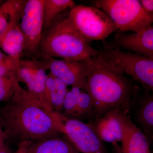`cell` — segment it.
I'll use <instances>...</instances> for the list:
<instances>
[{
  "label": "cell",
  "instance_id": "obj_1",
  "mask_svg": "<svg viewBox=\"0 0 153 153\" xmlns=\"http://www.w3.org/2000/svg\"><path fill=\"white\" fill-rule=\"evenodd\" d=\"M63 117L61 113L47 109L19 83L12 98L0 107V124L6 140L19 143L63 134Z\"/></svg>",
  "mask_w": 153,
  "mask_h": 153
},
{
  "label": "cell",
  "instance_id": "obj_2",
  "mask_svg": "<svg viewBox=\"0 0 153 153\" xmlns=\"http://www.w3.org/2000/svg\"><path fill=\"white\" fill-rule=\"evenodd\" d=\"M84 61L85 90L93 102L91 116L97 118L115 109L129 114L133 100L140 91L135 81L115 66L100 51Z\"/></svg>",
  "mask_w": 153,
  "mask_h": 153
},
{
  "label": "cell",
  "instance_id": "obj_3",
  "mask_svg": "<svg viewBox=\"0 0 153 153\" xmlns=\"http://www.w3.org/2000/svg\"><path fill=\"white\" fill-rule=\"evenodd\" d=\"M65 11L42 34L41 55L79 61L98 55V50L91 47L74 27L69 19V11Z\"/></svg>",
  "mask_w": 153,
  "mask_h": 153
},
{
  "label": "cell",
  "instance_id": "obj_4",
  "mask_svg": "<svg viewBox=\"0 0 153 153\" xmlns=\"http://www.w3.org/2000/svg\"><path fill=\"white\" fill-rule=\"evenodd\" d=\"M95 7L110 17L120 33H136L152 25L153 14L146 12L138 0H96Z\"/></svg>",
  "mask_w": 153,
  "mask_h": 153
},
{
  "label": "cell",
  "instance_id": "obj_5",
  "mask_svg": "<svg viewBox=\"0 0 153 153\" xmlns=\"http://www.w3.org/2000/svg\"><path fill=\"white\" fill-rule=\"evenodd\" d=\"M100 51L112 64L139 82L145 89L153 90V60L142 55L122 50L111 42H104Z\"/></svg>",
  "mask_w": 153,
  "mask_h": 153
},
{
  "label": "cell",
  "instance_id": "obj_6",
  "mask_svg": "<svg viewBox=\"0 0 153 153\" xmlns=\"http://www.w3.org/2000/svg\"><path fill=\"white\" fill-rule=\"evenodd\" d=\"M68 15L74 27L89 44L103 41L117 30L110 17L95 7L75 5Z\"/></svg>",
  "mask_w": 153,
  "mask_h": 153
},
{
  "label": "cell",
  "instance_id": "obj_7",
  "mask_svg": "<svg viewBox=\"0 0 153 153\" xmlns=\"http://www.w3.org/2000/svg\"><path fill=\"white\" fill-rule=\"evenodd\" d=\"M43 0H27L20 21L25 38L22 59H38L41 55L40 43L43 34Z\"/></svg>",
  "mask_w": 153,
  "mask_h": 153
},
{
  "label": "cell",
  "instance_id": "obj_8",
  "mask_svg": "<svg viewBox=\"0 0 153 153\" xmlns=\"http://www.w3.org/2000/svg\"><path fill=\"white\" fill-rule=\"evenodd\" d=\"M63 134L78 152L108 153L103 142L88 125L76 119L63 115Z\"/></svg>",
  "mask_w": 153,
  "mask_h": 153
},
{
  "label": "cell",
  "instance_id": "obj_9",
  "mask_svg": "<svg viewBox=\"0 0 153 153\" xmlns=\"http://www.w3.org/2000/svg\"><path fill=\"white\" fill-rule=\"evenodd\" d=\"M41 59L52 74L66 85L85 90L86 83V68L84 60H68L44 57Z\"/></svg>",
  "mask_w": 153,
  "mask_h": 153
},
{
  "label": "cell",
  "instance_id": "obj_10",
  "mask_svg": "<svg viewBox=\"0 0 153 153\" xmlns=\"http://www.w3.org/2000/svg\"><path fill=\"white\" fill-rule=\"evenodd\" d=\"M111 43L122 50L142 55L153 60L152 25L136 33H118Z\"/></svg>",
  "mask_w": 153,
  "mask_h": 153
},
{
  "label": "cell",
  "instance_id": "obj_11",
  "mask_svg": "<svg viewBox=\"0 0 153 153\" xmlns=\"http://www.w3.org/2000/svg\"><path fill=\"white\" fill-rule=\"evenodd\" d=\"M123 129L122 150L123 153H151L149 138L132 120L128 114L121 111Z\"/></svg>",
  "mask_w": 153,
  "mask_h": 153
},
{
  "label": "cell",
  "instance_id": "obj_12",
  "mask_svg": "<svg viewBox=\"0 0 153 153\" xmlns=\"http://www.w3.org/2000/svg\"><path fill=\"white\" fill-rule=\"evenodd\" d=\"M121 111H122L118 109L111 110L88 123L102 141L111 144L121 141L123 129L120 119Z\"/></svg>",
  "mask_w": 153,
  "mask_h": 153
},
{
  "label": "cell",
  "instance_id": "obj_13",
  "mask_svg": "<svg viewBox=\"0 0 153 153\" xmlns=\"http://www.w3.org/2000/svg\"><path fill=\"white\" fill-rule=\"evenodd\" d=\"M132 110L140 128L149 140L152 139L153 97L149 91L146 89V91L142 94L140 93L139 91L132 102L130 111Z\"/></svg>",
  "mask_w": 153,
  "mask_h": 153
},
{
  "label": "cell",
  "instance_id": "obj_14",
  "mask_svg": "<svg viewBox=\"0 0 153 153\" xmlns=\"http://www.w3.org/2000/svg\"><path fill=\"white\" fill-rule=\"evenodd\" d=\"M27 0H7L0 7V42L9 30L20 23Z\"/></svg>",
  "mask_w": 153,
  "mask_h": 153
},
{
  "label": "cell",
  "instance_id": "obj_15",
  "mask_svg": "<svg viewBox=\"0 0 153 153\" xmlns=\"http://www.w3.org/2000/svg\"><path fill=\"white\" fill-rule=\"evenodd\" d=\"M68 85L49 73L46 80L45 99L49 109L61 113L63 101L68 92Z\"/></svg>",
  "mask_w": 153,
  "mask_h": 153
},
{
  "label": "cell",
  "instance_id": "obj_16",
  "mask_svg": "<svg viewBox=\"0 0 153 153\" xmlns=\"http://www.w3.org/2000/svg\"><path fill=\"white\" fill-rule=\"evenodd\" d=\"M68 139L57 136L30 143L28 153H78Z\"/></svg>",
  "mask_w": 153,
  "mask_h": 153
},
{
  "label": "cell",
  "instance_id": "obj_17",
  "mask_svg": "<svg viewBox=\"0 0 153 153\" xmlns=\"http://www.w3.org/2000/svg\"><path fill=\"white\" fill-rule=\"evenodd\" d=\"M25 38L20 23L8 31L0 42V49L6 55L14 59L22 60L24 47Z\"/></svg>",
  "mask_w": 153,
  "mask_h": 153
},
{
  "label": "cell",
  "instance_id": "obj_18",
  "mask_svg": "<svg viewBox=\"0 0 153 153\" xmlns=\"http://www.w3.org/2000/svg\"><path fill=\"white\" fill-rule=\"evenodd\" d=\"M39 60V64L33 79L26 85L28 88L27 91L33 98L52 111L48 107L45 99L46 80L48 74L47 71L48 69L43 61L41 59Z\"/></svg>",
  "mask_w": 153,
  "mask_h": 153
},
{
  "label": "cell",
  "instance_id": "obj_19",
  "mask_svg": "<svg viewBox=\"0 0 153 153\" xmlns=\"http://www.w3.org/2000/svg\"><path fill=\"white\" fill-rule=\"evenodd\" d=\"M74 5L72 0H43V33L60 14Z\"/></svg>",
  "mask_w": 153,
  "mask_h": 153
},
{
  "label": "cell",
  "instance_id": "obj_20",
  "mask_svg": "<svg viewBox=\"0 0 153 153\" xmlns=\"http://www.w3.org/2000/svg\"><path fill=\"white\" fill-rule=\"evenodd\" d=\"M39 63V59H22L15 72L18 82L28 84L33 79Z\"/></svg>",
  "mask_w": 153,
  "mask_h": 153
},
{
  "label": "cell",
  "instance_id": "obj_21",
  "mask_svg": "<svg viewBox=\"0 0 153 153\" xmlns=\"http://www.w3.org/2000/svg\"><path fill=\"white\" fill-rule=\"evenodd\" d=\"M82 88H71L68 90L63 101L61 113L66 117L75 118L78 96Z\"/></svg>",
  "mask_w": 153,
  "mask_h": 153
},
{
  "label": "cell",
  "instance_id": "obj_22",
  "mask_svg": "<svg viewBox=\"0 0 153 153\" xmlns=\"http://www.w3.org/2000/svg\"><path fill=\"white\" fill-rule=\"evenodd\" d=\"M93 106L91 96L86 90L82 89L78 96L74 119L80 120L81 118L91 115Z\"/></svg>",
  "mask_w": 153,
  "mask_h": 153
},
{
  "label": "cell",
  "instance_id": "obj_23",
  "mask_svg": "<svg viewBox=\"0 0 153 153\" xmlns=\"http://www.w3.org/2000/svg\"><path fill=\"white\" fill-rule=\"evenodd\" d=\"M19 83L15 74L0 77V102H7L12 98Z\"/></svg>",
  "mask_w": 153,
  "mask_h": 153
},
{
  "label": "cell",
  "instance_id": "obj_24",
  "mask_svg": "<svg viewBox=\"0 0 153 153\" xmlns=\"http://www.w3.org/2000/svg\"><path fill=\"white\" fill-rule=\"evenodd\" d=\"M20 61L9 57L7 60L0 63V77L15 74Z\"/></svg>",
  "mask_w": 153,
  "mask_h": 153
},
{
  "label": "cell",
  "instance_id": "obj_25",
  "mask_svg": "<svg viewBox=\"0 0 153 153\" xmlns=\"http://www.w3.org/2000/svg\"><path fill=\"white\" fill-rule=\"evenodd\" d=\"M140 1L145 10L148 13L153 14V0H140Z\"/></svg>",
  "mask_w": 153,
  "mask_h": 153
},
{
  "label": "cell",
  "instance_id": "obj_26",
  "mask_svg": "<svg viewBox=\"0 0 153 153\" xmlns=\"http://www.w3.org/2000/svg\"><path fill=\"white\" fill-rule=\"evenodd\" d=\"M31 142H23L18 144V148L15 153H28V148Z\"/></svg>",
  "mask_w": 153,
  "mask_h": 153
},
{
  "label": "cell",
  "instance_id": "obj_27",
  "mask_svg": "<svg viewBox=\"0 0 153 153\" xmlns=\"http://www.w3.org/2000/svg\"><path fill=\"white\" fill-rule=\"evenodd\" d=\"M113 153H123L119 143H116L111 144Z\"/></svg>",
  "mask_w": 153,
  "mask_h": 153
},
{
  "label": "cell",
  "instance_id": "obj_28",
  "mask_svg": "<svg viewBox=\"0 0 153 153\" xmlns=\"http://www.w3.org/2000/svg\"><path fill=\"white\" fill-rule=\"evenodd\" d=\"M6 138L4 133L3 131L1 126L0 124V147L5 143Z\"/></svg>",
  "mask_w": 153,
  "mask_h": 153
},
{
  "label": "cell",
  "instance_id": "obj_29",
  "mask_svg": "<svg viewBox=\"0 0 153 153\" xmlns=\"http://www.w3.org/2000/svg\"><path fill=\"white\" fill-rule=\"evenodd\" d=\"M0 153H11L10 149L6 143L0 147Z\"/></svg>",
  "mask_w": 153,
  "mask_h": 153
},
{
  "label": "cell",
  "instance_id": "obj_30",
  "mask_svg": "<svg viewBox=\"0 0 153 153\" xmlns=\"http://www.w3.org/2000/svg\"><path fill=\"white\" fill-rule=\"evenodd\" d=\"M5 1H3V0H0V7H1L2 5L4 3V2Z\"/></svg>",
  "mask_w": 153,
  "mask_h": 153
}]
</instances>
